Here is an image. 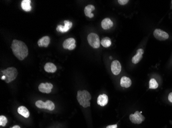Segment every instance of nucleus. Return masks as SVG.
<instances>
[{
    "mask_svg": "<svg viewBox=\"0 0 172 128\" xmlns=\"http://www.w3.org/2000/svg\"><path fill=\"white\" fill-rule=\"evenodd\" d=\"M11 48L15 56L20 61L23 60L28 55V50L27 46L21 40H14Z\"/></svg>",
    "mask_w": 172,
    "mask_h": 128,
    "instance_id": "nucleus-1",
    "label": "nucleus"
},
{
    "mask_svg": "<svg viewBox=\"0 0 172 128\" xmlns=\"http://www.w3.org/2000/svg\"><path fill=\"white\" fill-rule=\"evenodd\" d=\"M91 96L90 93L87 90L78 91L77 92V99L79 104L84 108H87L90 106V101Z\"/></svg>",
    "mask_w": 172,
    "mask_h": 128,
    "instance_id": "nucleus-2",
    "label": "nucleus"
},
{
    "mask_svg": "<svg viewBox=\"0 0 172 128\" xmlns=\"http://www.w3.org/2000/svg\"><path fill=\"white\" fill-rule=\"evenodd\" d=\"M2 76L1 79L4 80L6 83H9L14 81L18 75V71L16 68L13 67L8 68L2 71Z\"/></svg>",
    "mask_w": 172,
    "mask_h": 128,
    "instance_id": "nucleus-3",
    "label": "nucleus"
},
{
    "mask_svg": "<svg viewBox=\"0 0 172 128\" xmlns=\"http://www.w3.org/2000/svg\"><path fill=\"white\" fill-rule=\"evenodd\" d=\"M87 40L89 45L93 48L96 49L100 47L101 44L100 38L97 34L91 33L88 36Z\"/></svg>",
    "mask_w": 172,
    "mask_h": 128,
    "instance_id": "nucleus-4",
    "label": "nucleus"
},
{
    "mask_svg": "<svg viewBox=\"0 0 172 128\" xmlns=\"http://www.w3.org/2000/svg\"><path fill=\"white\" fill-rule=\"evenodd\" d=\"M142 112L136 111L134 114H131L129 116L130 120L134 124H140L144 120L145 117L142 115Z\"/></svg>",
    "mask_w": 172,
    "mask_h": 128,
    "instance_id": "nucleus-5",
    "label": "nucleus"
},
{
    "mask_svg": "<svg viewBox=\"0 0 172 128\" xmlns=\"http://www.w3.org/2000/svg\"><path fill=\"white\" fill-rule=\"evenodd\" d=\"M154 36L159 40H165L169 37L168 33L160 29H156L154 30Z\"/></svg>",
    "mask_w": 172,
    "mask_h": 128,
    "instance_id": "nucleus-6",
    "label": "nucleus"
},
{
    "mask_svg": "<svg viewBox=\"0 0 172 128\" xmlns=\"http://www.w3.org/2000/svg\"><path fill=\"white\" fill-rule=\"evenodd\" d=\"M76 42L73 38H69L64 40L63 43V47L65 49L72 50L76 47Z\"/></svg>",
    "mask_w": 172,
    "mask_h": 128,
    "instance_id": "nucleus-7",
    "label": "nucleus"
},
{
    "mask_svg": "<svg viewBox=\"0 0 172 128\" xmlns=\"http://www.w3.org/2000/svg\"><path fill=\"white\" fill-rule=\"evenodd\" d=\"M64 26L58 25V26L56 28L57 31L60 32L61 33L67 32L70 29L71 27H72V23L69 21H64Z\"/></svg>",
    "mask_w": 172,
    "mask_h": 128,
    "instance_id": "nucleus-8",
    "label": "nucleus"
},
{
    "mask_svg": "<svg viewBox=\"0 0 172 128\" xmlns=\"http://www.w3.org/2000/svg\"><path fill=\"white\" fill-rule=\"evenodd\" d=\"M53 88V85L52 84L49 83L40 84L38 87L39 90L40 92L48 94L51 92Z\"/></svg>",
    "mask_w": 172,
    "mask_h": 128,
    "instance_id": "nucleus-9",
    "label": "nucleus"
},
{
    "mask_svg": "<svg viewBox=\"0 0 172 128\" xmlns=\"http://www.w3.org/2000/svg\"><path fill=\"white\" fill-rule=\"evenodd\" d=\"M121 65L117 60L113 61L111 63V70L112 73L116 75H119L121 71Z\"/></svg>",
    "mask_w": 172,
    "mask_h": 128,
    "instance_id": "nucleus-10",
    "label": "nucleus"
},
{
    "mask_svg": "<svg viewBox=\"0 0 172 128\" xmlns=\"http://www.w3.org/2000/svg\"><path fill=\"white\" fill-rule=\"evenodd\" d=\"M144 53V50L143 49H139L137 51L136 55H135L132 58V62L137 64L142 60L143 57V54Z\"/></svg>",
    "mask_w": 172,
    "mask_h": 128,
    "instance_id": "nucleus-11",
    "label": "nucleus"
},
{
    "mask_svg": "<svg viewBox=\"0 0 172 128\" xmlns=\"http://www.w3.org/2000/svg\"><path fill=\"white\" fill-rule=\"evenodd\" d=\"M108 102V97L107 95L103 94L100 95L97 98V104L102 107L106 106Z\"/></svg>",
    "mask_w": 172,
    "mask_h": 128,
    "instance_id": "nucleus-12",
    "label": "nucleus"
},
{
    "mask_svg": "<svg viewBox=\"0 0 172 128\" xmlns=\"http://www.w3.org/2000/svg\"><path fill=\"white\" fill-rule=\"evenodd\" d=\"M50 42V38L49 36H44L40 38L38 41V45L39 47H47Z\"/></svg>",
    "mask_w": 172,
    "mask_h": 128,
    "instance_id": "nucleus-13",
    "label": "nucleus"
},
{
    "mask_svg": "<svg viewBox=\"0 0 172 128\" xmlns=\"http://www.w3.org/2000/svg\"><path fill=\"white\" fill-rule=\"evenodd\" d=\"M102 28L105 30L110 29L113 26V22L109 18H105L101 23Z\"/></svg>",
    "mask_w": 172,
    "mask_h": 128,
    "instance_id": "nucleus-14",
    "label": "nucleus"
},
{
    "mask_svg": "<svg viewBox=\"0 0 172 128\" xmlns=\"http://www.w3.org/2000/svg\"><path fill=\"white\" fill-rule=\"evenodd\" d=\"M95 7L92 5H89L85 8L84 12L86 16H88L89 18H92L94 16V14L92 13V11H94Z\"/></svg>",
    "mask_w": 172,
    "mask_h": 128,
    "instance_id": "nucleus-15",
    "label": "nucleus"
},
{
    "mask_svg": "<svg viewBox=\"0 0 172 128\" xmlns=\"http://www.w3.org/2000/svg\"><path fill=\"white\" fill-rule=\"evenodd\" d=\"M120 85L121 87L124 88H129L131 85V81L129 77H123L121 78Z\"/></svg>",
    "mask_w": 172,
    "mask_h": 128,
    "instance_id": "nucleus-16",
    "label": "nucleus"
},
{
    "mask_svg": "<svg viewBox=\"0 0 172 128\" xmlns=\"http://www.w3.org/2000/svg\"><path fill=\"white\" fill-rule=\"evenodd\" d=\"M44 69L46 72L49 73H54L57 70L56 66L52 63H47L44 67Z\"/></svg>",
    "mask_w": 172,
    "mask_h": 128,
    "instance_id": "nucleus-17",
    "label": "nucleus"
},
{
    "mask_svg": "<svg viewBox=\"0 0 172 128\" xmlns=\"http://www.w3.org/2000/svg\"><path fill=\"white\" fill-rule=\"evenodd\" d=\"M31 0H23L21 2V7L23 10L26 12H29L32 10Z\"/></svg>",
    "mask_w": 172,
    "mask_h": 128,
    "instance_id": "nucleus-18",
    "label": "nucleus"
},
{
    "mask_svg": "<svg viewBox=\"0 0 172 128\" xmlns=\"http://www.w3.org/2000/svg\"><path fill=\"white\" fill-rule=\"evenodd\" d=\"M18 112L25 118H28L30 116V112L27 108L24 106H20L18 109Z\"/></svg>",
    "mask_w": 172,
    "mask_h": 128,
    "instance_id": "nucleus-19",
    "label": "nucleus"
},
{
    "mask_svg": "<svg viewBox=\"0 0 172 128\" xmlns=\"http://www.w3.org/2000/svg\"><path fill=\"white\" fill-rule=\"evenodd\" d=\"M101 44L104 47H109L111 45V40L109 38H104L102 39Z\"/></svg>",
    "mask_w": 172,
    "mask_h": 128,
    "instance_id": "nucleus-20",
    "label": "nucleus"
},
{
    "mask_svg": "<svg viewBox=\"0 0 172 128\" xmlns=\"http://www.w3.org/2000/svg\"><path fill=\"white\" fill-rule=\"evenodd\" d=\"M45 109L50 111L54 110L55 105L52 101H47L45 102Z\"/></svg>",
    "mask_w": 172,
    "mask_h": 128,
    "instance_id": "nucleus-21",
    "label": "nucleus"
},
{
    "mask_svg": "<svg viewBox=\"0 0 172 128\" xmlns=\"http://www.w3.org/2000/svg\"><path fill=\"white\" fill-rule=\"evenodd\" d=\"M158 87V84L156 79H150L149 82V88L152 89H156Z\"/></svg>",
    "mask_w": 172,
    "mask_h": 128,
    "instance_id": "nucleus-22",
    "label": "nucleus"
},
{
    "mask_svg": "<svg viewBox=\"0 0 172 128\" xmlns=\"http://www.w3.org/2000/svg\"><path fill=\"white\" fill-rule=\"evenodd\" d=\"M7 123V119L4 115L0 116V126L4 127Z\"/></svg>",
    "mask_w": 172,
    "mask_h": 128,
    "instance_id": "nucleus-23",
    "label": "nucleus"
},
{
    "mask_svg": "<svg viewBox=\"0 0 172 128\" xmlns=\"http://www.w3.org/2000/svg\"><path fill=\"white\" fill-rule=\"evenodd\" d=\"M35 105L38 108L40 109H45V102H43L42 101L39 100L36 102Z\"/></svg>",
    "mask_w": 172,
    "mask_h": 128,
    "instance_id": "nucleus-24",
    "label": "nucleus"
},
{
    "mask_svg": "<svg viewBox=\"0 0 172 128\" xmlns=\"http://www.w3.org/2000/svg\"><path fill=\"white\" fill-rule=\"evenodd\" d=\"M129 2L128 0H119L118 1V3L121 5H124L126 4Z\"/></svg>",
    "mask_w": 172,
    "mask_h": 128,
    "instance_id": "nucleus-25",
    "label": "nucleus"
},
{
    "mask_svg": "<svg viewBox=\"0 0 172 128\" xmlns=\"http://www.w3.org/2000/svg\"><path fill=\"white\" fill-rule=\"evenodd\" d=\"M168 99H169V101L171 103H172V92L170 93V94H169V96H168Z\"/></svg>",
    "mask_w": 172,
    "mask_h": 128,
    "instance_id": "nucleus-26",
    "label": "nucleus"
},
{
    "mask_svg": "<svg viewBox=\"0 0 172 128\" xmlns=\"http://www.w3.org/2000/svg\"><path fill=\"white\" fill-rule=\"evenodd\" d=\"M106 128H117V125H113L107 126Z\"/></svg>",
    "mask_w": 172,
    "mask_h": 128,
    "instance_id": "nucleus-27",
    "label": "nucleus"
},
{
    "mask_svg": "<svg viewBox=\"0 0 172 128\" xmlns=\"http://www.w3.org/2000/svg\"><path fill=\"white\" fill-rule=\"evenodd\" d=\"M20 128V126H18V125H16V126H14L12 128Z\"/></svg>",
    "mask_w": 172,
    "mask_h": 128,
    "instance_id": "nucleus-28",
    "label": "nucleus"
},
{
    "mask_svg": "<svg viewBox=\"0 0 172 128\" xmlns=\"http://www.w3.org/2000/svg\"><path fill=\"white\" fill-rule=\"evenodd\" d=\"M109 58H110V60H111V59H112V57H111V56H110V57H109Z\"/></svg>",
    "mask_w": 172,
    "mask_h": 128,
    "instance_id": "nucleus-29",
    "label": "nucleus"
},
{
    "mask_svg": "<svg viewBox=\"0 0 172 128\" xmlns=\"http://www.w3.org/2000/svg\"></svg>",
    "mask_w": 172,
    "mask_h": 128,
    "instance_id": "nucleus-30",
    "label": "nucleus"
}]
</instances>
